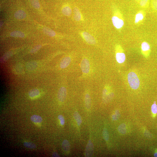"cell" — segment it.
Returning a JSON list of instances; mask_svg holds the SVG:
<instances>
[{
  "label": "cell",
  "mask_w": 157,
  "mask_h": 157,
  "mask_svg": "<svg viewBox=\"0 0 157 157\" xmlns=\"http://www.w3.org/2000/svg\"><path fill=\"white\" fill-rule=\"evenodd\" d=\"M127 78L129 84L131 88L134 89H137L139 88L140 81L136 73L133 72L129 73Z\"/></svg>",
  "instance_id": "1"
},
{
  "label": "cell",
  "mask_w": 157,
  "mask_h": 157,
  "mask_svg": "<svg viewBox=\"0 0 157 157\" xmlns=\"http://www.w3.org/2000/svg\"><path fill=\"white\" fill-rule=\"evenodd\" d=\"M112 20L114 26L117 29H121L124 25V20L121 14L120 16H113Z\"/></svg>",
  "instance_id": "2"
},
{
  "label": "cell",
  "mask_w": 157,
  "mask_h": 157,
  "mask_svg": "<svg viewBox=\"0 0 157 157\" xmlns=\"http://www.w3.org/2000/svg\"><path fill=\"white\" fill-rule=\"evenodd\" d=\"M94 152V146L93 143L89 140L86 146L85 150V155L86 157H89L92 156Z\"/></svg>",
  "instance_id": "3"
},
{
  "label": "cell",
  "mask_w": 157,
  "mask_h": 157,
  "mask_svg": "<svg viewBox=\"0 0 157 157\" xmlns=\"http://www.w3.org/2000/svg\"><path fill=\"white\" fill-rule=\"evenodd\" d=\"M67 96V90L64 87H61L59 90L58 94V99L61 102H63L66 99Z\"/></svg>",
  "instance_id": "4"
},
{
  "label": "cell",
  "mask_w": 157,
  "mask_h": 157,
  "mask_svg": "<svg viewBox=\"0 0 157 157\" xmlns=\"http://www.w3.org/2000/svg\"><path fill=\"white\" fill-rule=\"evenodd\" d=\"M81 69L82 72L84 74L89 73L90 69V65L89 61L86 59H83L81 64Z\"/></svg>",
  "instance_id": "5"
},
{
  "label": "cell",
  "mask_w": 157,
  "mask_h": 157,
  "mask_svg": "<svg viewBox=\"0 0 157 157\" xmlns=\"http://www.w3.org/2000/svg\"><path fill=\"white\" fill-rule=\"evenodd\" d=\"M82 36L85 40L88 43L92 45L96 44L95 39L89 33L86 32H84L82 33Z\"/></svg>",
  "instance_id": "6"
},
{
  "label": "cell",
  "mask_w": 157,
  "mask_h": 157,
  "mask_svg": "<svg viewBox=\"0 0 157 157\" xmlns=\"http://www.w3.org/2000/svg\"><path fill=\"white\" fill-rule=\"evenodd\" d=\"M71 61V59L69 57H66L64 58L60 63V67L61 69H65L67 68L70 65Z\"/></svg>",
  "instance_id": "7"
},
{
  "label": "cell",
  "mask_w": 157,
  "mask_h": 157,
  "mask_svg": "<svg viewBox=\"0 0 157 157\" xmlns=\"http://www.w3.org/2000/svg\"><path fill=\"white\" fill-rule=\"evenodd\" d=\"M116 59L119 63H123L125 60V55L123 52H117L116 55Z\"/></svg>",
  "instance_id": "8"
},
{
  "label": "cell",
  "mask_w": 157,
  "mask_h": 157,
  "mask_svg": "<svg viewBox=\"0 0 157 157\" xmlns=\"http://www.w3.org/2000/svg\"><path fill=\"white\" fill-rule=\"evenodd\" d=\"M37 63L34 61L28 63L26 65V68L28 71H32L35 69L37 67Z\"/></svg>",
  "instance_id": "9"
},
{
  "label": "cell",
  "mask_w": 157,
  "mask_h": 157,
  "mask_svg": "<svg viewBox=\"0 0 157 157\" xmlns=\"http://www.w3.org/2000/svg\"><path fill=\"white\" fill-rule=\"evenodd\" d=\"M15 17L17 19L22 20L26 17V14L25 12L22 10H18L15 13Z\"/></svg>",
  "instance_id": "10"
},
{
  "label": "cell",
  "mask_w": 157,
  "mask_h": 157,
  "mask_svg": "<svg viewBox=\"0 0 157 157\" xmlns=\"http://www.w3.org/2000/svg\"><path fill=\"white\" fill-rule=\"evenodd\" d=\"M144 18V12L142 11L139 12L136 15L135 23L137 24L142 21Z\"/></svg>",
  "instance_id": "11"
},
{
  "label": "cell",
  "mask_w": 157,
  "mask_h": 157,
  "mask_svg": "<svg viewBox=\"0 0 157 157\" xmlns=\"http://www.w3.org/2000/svg\"><path fill=\"white\" fill-rule=\"evenodd\" d=\"M62 147L63 151L65 153H68L69 152L70 145L69 142L68 140H65L63 141Z\"/></svg>",
  "instance_id": "12"
},
{
  "label": "cell",
  "mask_w": 157,
  "mask_h": 157,
  "mask_svg": "<svg viewBox=\"0 0 157 157\" xmlns=\"http://www.w3.org/2000/svg\"><path fill=\"white\" fill-rule=\"evenodd\" d=\"M141 50L143 53L148 52L150 50V46L149 44L147 42H142L141 45Z\"/></svg>",
  "instance_id": "13"
},
{
  "label": "cell",
  "mask_w": 157,
  "mask_h": 157,
  "mask_svg": "<svg viewBox=\"0 0 157 157\" xmlns=\"http://www.w3.org/2000/svg\"><path fill=\"white\" fill-rule=\"evenodd\" d=\"M40 94V92L37 89H33L31 90L29 92V95L31 98L38 97Z\"/></svg>",
  "instance_id": "14"
},
{
  "label": "cell",
  "mask_w": 157,
  "mask_h": 157,
  "mask_svg": "<svg viewBox=\"0 0 157 157\" xmlns=\"http://www.w3.org/2000/svg\"><path fill=\"white\" fill-rule=\"evenodd\" d=\"M74 18L75 20L77 21L80 20L81 18L80 12L78 9L75 7L74 10Z\"/></svg>",
  "instance_id": "15"
},
{
  "label": "cell",
  "mask_w": 157,
  "mask_h": 157,
  "mask_svg": "<svg viewBox=\"0 0 157 157\" xmlns=\"http://www.w3.org/2000/svg\"><path fill=\"white\" fill-rule=\"evenodd\" d=\"M85 106L86 109L89 110L91 106V100L90 96L88 94H86L85 98Z\"/></svg>",
  "instance_id": "16"
},
{
  "label": "cell",
  "mask_w": 157,
  "mask_h": 157,
  "mask_svg": "<svg viewBox=\"0 0 157 157\" xmlns=\"http://www.w3.org/2000/svg\"><path fill=\"white\" fill-rule=\"evenodd\" d=\"M31 121L35 123H40L42 121L43 119L41 117L37 115H34L31 117Z\"/></svg>",
  "instance_id": "17"
},
{
  "label": "cell",
  "mask_w": 157,
  "mask_h": 157,
  "mask_svg": "<svg viewBox=\"0 0 157 157\" xmlns=\"http://www.w3.org/2000/svg\"><path fill=\"white\" fill-rule=\"evenodd\" d=\"M62 13L65 16H69L71 15L72 10L70 7L68 6H65L62 9Z\"/></svg>",
  "instance_id": "18"
},
{
  "label": "cell",
  "mask_w": 157,
  "mask_h": 157,
  "mask_svg": "<svg viewBox=\"0 0 157 157\" xmlns=\"http://www.w3.org/2000/svg\"><path fill=\"white\" fill-rule=\"evenodd\" d=\"M43 31L45 34L50 36H54L56 34V33L54 31L48 28H44L43 29Z\"/></svg>",
  "instance_id": "19"
},
{
  "label": "cell",
  "mask_w": 157,
  "mask_h": 157,
  "mask_svg": "<svg viewBox=\"0 0 157 157\" xmlns=\"http://www.w3.org/2000/svg\"><path fill=\"white\" fill-rule=\"evenodd\" d=\"M10 35L12 37L19 38H23L25 36L23 33L20 31H13L11 33Z\"/></svg>",
  "instance_id": "20"
},
{
  "label": "cell",
  "mask_w": 157,
  "mask_h": 157,
  "mask_svg": "<svg viewBox=\"0 0 157 157\" xmlns=\"http://www.w3.org/2000/svg\"><path fill=\"white\" fill-rule=\"evenodd\" d=\"M74 117L78 125L80 126L82 123L81 117L79 113L77 112H75L74 114Z\"/></svg>",
  "instance_id": "21"
},
{
  "label": "cell",
  "mask_w": 157,
  "mask_h": 157,
  "mask_svg": "<svg viewBox=\"0 0 157 157\" xmlns=\"http://www.w3.org/2000/svg\"><path fill=\"white\" fill-rule=\"evenodd\" d=\"M24 146L26 147L31 149H35L36 146L34 143L29 142H25L24 143Z\"/></svg>",
  "instance_id": "22"
},
{
  "label": "cell",
  "mask_w": 157,
  "mask_h": 157,
  "mask_svg": "<svg viewBox=\"0 0 157 157\" xmlns=\"http://www.w3.org/2000/svg\"><path fill=\"white\" fill-rule=\"evenodd\" d=\"M12 55L13 53L11 51H9L7 52L1 58V63L3 62L8 59Z\"/></svg>",
  "instance_id": "23"
},
{
  "label": "cell",
  "mask_w": 157,
  "mask_h": 157,
  "mask_svg": "<svg viewBox=\"0 0 157 157\" xmlns=\"http://www.w3.org/2000/svg\"><path fill=\"white\" fill-rule=\"evenodd\" d=\"M30 2L33 7L35 9H38L40 7V4L38 0H30Z\"/></svg>",
  "instance_id": "24"
},
{
  "label": "cell",
  "mask_w": 157,
  "mask_h": 157,
  "mask_svg": "<svg viewBox=\"0 0 157 157\" xmlns=\"http://www.w3.org/2000/svg\"><path fill=\"white\" fill-rule=\"evenodd\" d=\"M118 130L122 134H125L126 132V125L124 124H122L119 127Z\"/></svg>",
  "instance_id": "25"
},
{
  "label": "cell",
  "mask_w": 157,
  "mask_h": 157,
  "mask_svg": "<svg viewBox=\"0 0 157 157\" xmlns=\"http://www.w3.org/2000/svg\"><path fill=\"white\" fill-rule=\"evenodd\" d=\"M149 4V0H141L140 5L142 7H146Z\"/></svg>",
  "instance_id": "26"
},
{
  "label": "cell",
  "mask_w": 157,
  "mask_h": 157,
  "mask_svg": "<svg viewBox=\"0 0 157 157\" xmlns=\"http://www.w3.org/2000/svg\"><path fill=\"white\" fill-rule=\"evenodd\" d=\"M103 137L105 140L107 141L109 139V135L107 130L106 129H104L103 132Z\"/></svg>",
  "instance_id": "27"
},
{
  "label": "cell",
  "mask_w": 157,
  "mask_h": 157,
  "mask_svg": "<svg viewBox=\"0 0 157 157\" xmlns=\"http://www.w3.org/2000/svg\"><path fill=\"white\" fill-rule=\"evenodd\" d=\"M42 47L41 45H38L35 47L30 51V53H35L37 52Z\"/></svg>",
  "instance_id": "28"
},
{
  "label": "cell",
  "mask_w": 157,
  "mask_h": 157,
  "mask_svg": "<svg viewBox=\"0 0 157 157\" xmlns=\"http://www.w3.org/2000/svg\"><path fill=\"white\" fill-rule=\"evenodd\" d=\"M151 110L153 114H156L157 113V106L156 102H154L151 107Z\"/></svg>",
  "instance_id": "29"
},
{
  "label": "cell",
  "mask_w": 157,
  "mask_h": 157,
  "mask_svg": "<svg viewBox=\"0 0 157 157\" xmlns=\"http://www.w3.org/2000/svg\"><path fill=\"white\" fill-rule=\"evenodd\" d=\"M58 119L60 121L61 124L63 125L65 123V120L63 116L61 115H59L58 117Z\"/></svg>",
  "instance_id": "30"
},
{
  "label": "cell",
  "mask_w": 157,
  "mask_h": 157,
  "mask_svg": "<svg viewBox=\"0 0 157 157\" xmlns=\"http://www.w3.org/2000/svg\"><path fill=\"white\" fill-rule=\"evenodd\" d=\"M119 112L118 111H116L115 112V114L113 115L112 116L113 119L114 120H116L119 118Z\"/></svg>",
  "instance_id": "31"
},
{
  "label": "cell",
  "mask_w": 157,
  "mask_h": 157,
  "mask_svg": "<svg viewBox=\"0 0 157 157\" xmlns=\"http://www.w3.org/2000/svg\"><path fill=\"white\" fill-rule=\"evenodd\" d=\"M152 5L154 9L157 10V0H152Z\"/></svg>",
  "instance_id": "32"
},
{
  "label": "cell",
  "mask_w": 157,
  "mask_h": 157,
  "mask_svg": "<svg viewBox=\"0 0 157 157\" xmlns=\"http://www.w3.org/2000/svg\"><path fill=\"white\" fill-rule=\"evenodd\" d=\"M52 156L53 157H60L59 155L56 152H54L52 154Z\"/></svg>",
  "instance_id": "33"
},
{
  "label": "cell",
  "mask_w": 157,
  "mask_h": 157,
  "mask_svg": "<svg viewBox=\"0 0 157 157\" xmlns=\"http://www.w3.org/2000/svg\"><path fill=\"white\" fill-rule=\"evenodd\" d=\"M154 156L155 157H157V153H156L154 154Z\"/></svg>",
  "instance_id": "34"
}]
</instances>
